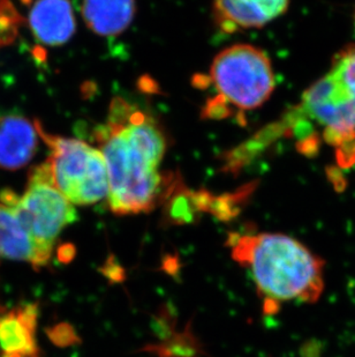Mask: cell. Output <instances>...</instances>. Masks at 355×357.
Wrapping results in <instances>:
<instances>
[{
  "instance_id": "cell-1",
  "label": "cell",
  "mask_w": 355,
  "mask_h": 357,
  "mask_svg": "<svg viewBox=\"0 0 355 357\" xmlns=\"http://www.w3.org/2000/svg\"><path fill=\"white\" fill-rule=\"evenodd\" d=\"M109 175L107 204L117 215L150 212L164 191L159 165L168 142L157 121L123 98L111 103L106 123L95 130Z\"/></svg>"
},
{
  "instance_id": "cell-2",
  "label": "cell",
  "mask_w": 355,
  "mask_h": 357,
  "mask_svg": "<svg viewBox=\"0 0 355 357\" xmlns=\"http://www.w3.org/2000/svg\"><path fill=\"white\" fill-rule=\"evenodd\" d=\"M233 260L251 272L268 310L287 302L314 303L324 289V261L284 234L232 233L226 242Z\"/></svg>"
},
{
  "instance_id": "cell-3",
  "label": "cell",
  "mask_w": 355,
  "mask_h": 357,
  "mask_svg": "<svg viewBox=\"0 0 355 357\" xmlns=\"http://www.w3.org/2000/svg\"><path fill=\"white\" fill-rule=\"evenodd\" d=\"M0 198L13 206L36 249L38 268L47 266L63 230L77 219V209L54 184L49 162L31 170L22 196L10 190Z\"/></svg>"
},
{
  "instance_id": "cell-4",
  "label": "cell",
  "mask_w": 355,
  "mask_h": 357,
  "mask_svg": "<svg viewBox=\"0 0 355 357\" xmlns=\"http://www.w3.org/2000/svg\"><path fill=\"white\" fill-rule=\"evenodd\" d=\"M299 114L324 128L325 139L339 145L355 133V45L336 54L328 73L305 91Z\"/></svg>"
},
{
  "instance_id": "cell-5",
  "label": "cell",
  "mask_w": 355,
  "mask_h": 357,
  "mask_svg": "<svg viewBox=\"0 0 355 357\" xmlns=\"http://www.w3.org/2000/svg\"><path fill=\"white\" fill-rule=\"evenodd\" d=\"M35 125L40 138L50 149L47 161L58 190L73 205H94L107 198L109 175L100 149L79 139L47 133L38 121Z\"/></svg>"
},
{
  "instance_id": "cell-6",
  "label": "cell",
  "mask_w": 355,
  "mask_h": 357,
  "mask_svg": "<svg viewBox=\"0 0 355 357\" xmlns=\"http://www.w3.org/2000/svg\"><path fill=\"white\" fill-rule=\"evenodd\" d=\"M210 78L223 101L245 112L265 105L275 89L271 61L251 44H235L218 54Z\"/></svg>"
},
{
  "instance_id": "cell-7",
  "label": "cell",
  "mask_w": 355,
  "mask_h": 357,
  "mask_svg": "<svg viewBox=\"0 0 355 357\" xmlns=\"http://www.w3.org/2000/svg\"><path fill=\"white\" fill-rule=\"evenodd\" d=\"M290 0H214V20L225 33L261 28L287 10Z\"/></svg>"
},
{
  "instance_id": "cell-8",
  "label": "cell",
  "mask_w": 355,
  "mask_h": 357,
  "mask_svg": "<svg viewBox=\"0 0 355 357\" xmlns=\"http://www.w3.org/2000/svg\"><path fill=\"white\" fill-rule=\"evenodd\" d=\"M37 319L36 304H24L10 310L0 307V357H40Z\"/></svg>"
},
{
  "instance_id": "cell-9",
  "label": "cell",
  "mask_w": 355,
  "mask_h": 357,
  "mask_svg": "<svg viewBox=\"0 0 355 357\" xmlns=\"http://www.w3.org/2000/svg\"><path fill=\"white\" fill-rule=\"evenodd\" d=\"M29 26L35 38L44 45L68 43L77 31L70 0H36L29 12Z\"/></svg>"
},
{
  "instance_id": "cell-10",
  "label": "cell",
  "mask_w": 355,
  "mask_h": 357,
  "mask_svg": "<svg viewBox=\"0 0 355 357\" xmlns=\"http://www.w3.org/2000/svg\"><path fill=\"white\" fill-rule=\"evenodd\" d=\"M36 125L22 116L0 117V168L17 170L34 158L38 146Z\"/></svg>"
},
{
  "instance_id": "cell-11",
  "label": "cell",
  "mask_w": 355,
  "mask_h": 357,
  "mask_svg": "<svg viewBox=\"0 0 355 357\" xmlns=\"http://www.w3.org/2000/svg\"><path fill=\"white\" fill-rule=\"evenodd\" d=\"M135 0H84L82 17L100 36H118L134 19Z\"/></svg>"
},
{
  "instance_id": "cell-12",
  "label": "cell",
  "mask_w": 355,
  "mask_h": 357,
  "mask_svg": "<svg viewBox=\"0 0 355 357\" xmlns=\"http://www.w3.org/2000/svg\"><path fill=\"white\" fill-rule=\"evenodd\" d=\"M27 261L38 268L36 249L13 206L0 198V260Z\"/></svg>"
}]
</instances>
